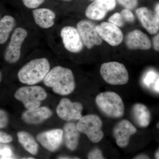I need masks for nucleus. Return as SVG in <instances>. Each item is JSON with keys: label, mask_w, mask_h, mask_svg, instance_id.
Segmentation results:
<instances>
[{"label": "nucleus", "mask_w": 159, "mask_h": 159, "mask_svg": "<svg viewBox=\"0 0 159 159\" xmlns=\"http://www.w3.org/2000/svg\"><path fill=\"white\" fill-rule=\"evenodd\" d=\"M43 81L55 93L61 96L72 93L76 86L73 72L61 66H56L50 70Z\"/></svg>", "instance_id": "obj_1"}, {"label": "nucleus", "mask_w": 159, "mask_h": 159, "mask_svg": "<svg viewBox=\"0 0 159 159\" xmlns=\"http://www.w3.org/2000/svg\"><path fill=\"white\" fill-rule=\"evenodd\" d=\"M50 70V64L47 58H35L20 69L18 78L22 83L33 85L43 80Z\"/></svg>", "instance_id": "obj_2"}, {"label": "nucleus", "mask_w": 159, "mask_h": 159, "mask_svg": "<svg viewBox=\"0 0 159 159\" xmlns=\"http://www.w3.org/2000/svg\"><path fill=\"white\" fill-rule=\"evenodd\" d=\"M95 101L99 110L110 118H121L124 115V102L119 94L115 92L100 93L96 97Z\"/></svg>", "instance_id": "obj_3"}, {"label": "nucleus", "mask_w": 159, "mask_h": 159, "mask_svg": "<svg viewBox=\"0 0 159 159\" xmlns=\"http://www.w3.org/2000/svg\"><path fill=\"white\" fill-rule=\"evenodd\" d=\"M48 94L39 86H24L18 89L14 94L15 98L22 102L27 110L40 107L42 101L47 98Z\"/></svg>", "instance_id": "obj_4"}, {"label": "nucleus", "mask_w": 159, "mask_h": 159, "mask_svg": "<svg viewBox=\"0 0 159 159\" xmlns=\"http://www.w3.org/2000/svg\"><path fill=\"white\" fill-rule=\"evenodd\" d=\"M100 73L104 81L111 85H124L128 83L129 79L128 72L125 66L117 61L102 64Z\"/></svg>", "instance_id": "obj_5"}, {"label": "nucleus", "mask_w": 159, "mask_h": 159, "mask_svg": "<svg viewBox=\"0 0 159 159\" xmlns=\"http://www.w3.org/2000/svg\"><path fill=\"white\" fill-rule=\"evenodd\" d=\"M102 126V120L96 115L82 116L77 124L80 132L85 134L91 142L95 143L100 142L104 137Z\"/></svg>", "instance_id": "obj_6"}, {"label": "nucleus", "mask_w": 159, "mask_h": 159, "mask_svg": "<svg viewBox=\"0 0 159 159\" xmlns=\"http://www.w3.org/2000/svg\"><path fill=\"white\" fill-rule=\"evenodd\" d=\"M28 34V31L24 28L19 27L15 29L5 51L4 57L6 62L13 64L18 61L20 57L22 45Z\"/></svg>", "instance_id": "obj_7"}, {"label": "nucleus", "mask_w": 159, "mask_h": 159, "mask_svg": "<svg viewBox=\"0 0 159 159\" xmlns=\"http://www.w3.org/2000/svg\"><path fill=\"white\" fill-rule=\"evenodd\" d=\"M83 106L78 102H72L68 98L61 99L56 108V113L60 119L66 121L79 120L82 117Z\"/></svg>", "instance_id": "obj_8"}, {"label": "nucleus", "mask_w": 159, "mask_h": 159, "mask_svg": "<svg viewBox=\"0 0 159 159\" xmlns=\"http://www.w3.org/2000/svg\"><path fill=\"white\" fill-rule=\"evenodd\" d=\"M77 29L84 45L88 49H92L94 46L102 43V39L97 32L96 26L89 21H80L77 24Z\"/></svg>", "instance_id": "obj_9"}, {"label": "nucleus", "mask_w": 159, "mask_h": 159, "mask_svg": "<svg viewBox=\"0 0 159 159\" xmlns=\"http://www.w3.org/2000/svg\"><path fill=\"white\" fill-rule=\"evenodd\" d=\"M60 35L66 50L73 53L82 51L84 44L77 29L71 26H66L61 31Z\"/></svg>", "instance_id": "obj_10"}, {"label": "nucleus", "mask_w": 159, "mask_h": 159, "mask_svg": "<svg viewBox=\"0 0 159 159\" xmlns=\"http://www.w3.org/2000/svg\"><path fill=\"white\" fill-rule=\"evenodd\" d=\"M134 125L126 119L121 120L114 127L113 134L117 145L120 148L128 146L130 138L137 132Z\"/></svg>", "instance_id": "obj_11"}, {"label": "nucleus", "mask_w": 159, "mask_h": 159, "mask_svg": "<svg viewBox=\"0 0 159 159\" xmlns=\"http://www.w3.org/2000/svg\"><path fill=\"white\" fill-rule=\"evenodd\" d=\"M102 39L112 46H117L123 40V35L119 27L110 22H103L96 27Z\"/></svg>", "instance_id": "obj_12"}, {"label": "nucleus", "mask_w": 159, "mask_h": 159, "mask_svg": "<svg viewBox=\"0 0 159 159\" xmlns=\"http://www.w3.org/2000/svg\"><path fill=\"white\" fill-rule=\"evenodd\" d=\"M116 0H95L87 8L85 16L90 19L101 20L116 6Z\"/></svg>", "instance_id": "obj_13"}, {"label": "nucleus", "mask_w": 159, "mask_h": 159, "mask_svg": "<svg viewBox=\"0 0 159 159\" xmlns=\"http://www.w3.org/2000/svg\"><path fill=\"white\" fill-rule=\"evenodd\" d=\"M63 138V130L60 129L43 132L37 135L36 139L47 150L54 152L61 145Z\"/></svg>", "instance_id": "obj_14"}, {"label": "nucleus", "mask_w": 159, "mask_h": 159, "mask_svg": "<svg viewBox=\"0 0 159 159\" xmlns=\"http://www.w3.org/2000/svg\"><path fill=\"white\" fill-rule=\"evenodd\" d=\"M136 13L143 27L151 34L159 30V20L155 13L146 7L137 9Z\"/></svg>", "instance_id": "obj_15"}, {"label": "nucleus", "mask_w": 159, "mask_h": 159, "mask_svg": "<svg viewBox=\"0 0 159 159\" xmlns=\"http://www.w3.org/2000/svg\"><path fill=\"white\" fill-rule=\"evenodd\" d=\"M125 44L130 50H147L151 47L149 38L139 30H133L128 33L125 38Z\"/></svg>", "instance_id": "obj_16"}, {"label": "nucleus", "mask_w": 159, "mask_h": 159, "mask_svg": "<svg viewBox=\"0 0 159 159\" xmlns=\"http://www.w3.org/2000/svg\"><path fill=\"white\" fill-rule=\"evenodd\" d=\"M52 112L46 107H38L34 109L27 110L22 116L23 121L27 124H38L50 118Z\"/></svg>", "instance_id": "obj_17"}, {"label": "nucleus", "mask_w": 159, "mask_h": 159, "mask_svg": "<svg viewBox=\"0 0 159 159\" xmlns=\"http://www.w3.org/2000/svg\"><path fill=\"white\" fill-rule=\"evenodd\" d=\"M34 21L40 28L50 29L54 25L56 14L54 11L47 8L35 9L32 11Z\"/></svg>", "instance_id": "obj_18"}, {"label": "nucleus", "mask_w": 159, "mask_h": 159, "mask_svg": "<svg viewBox=\"0 0 159 159\" xmlns=\"http://www.w3.org/2000/svg\"><path fill=\"white\" fill-rule=\"evenodd\" d=\"M80 134L77 125L73 122H68L65 125L63 136L66 147L69 150L74 151L77 149L79 144Z\"/></svg>", "instance_id": "obj_19"}, {"label": "nucleus", "mask_w": 159, "mask_h": 159, "mask_svg": "<svg viewBox=\"0 0 159 159\" xmlns=\"http://www.w3.org/2000/svg\"><path fill=\"white\" fill-rule=\"evenodd\" d=\"M132 113L135 121L140 127L145 128L149 125L151 114L144 104L140 103L134 104L132 108Z\"/></svg>", "instance_id": "obj_20"}, {"label": "nucleus", "mask_w": 159, "mask_h": 159, "mask_svg": "<svg viewBox=\"0 0 159 159\" xmlns=\"http://www.w3.org/2000/svg\"><path fill=\"white\" fill-rule=\"evenodd\" d=\"M17 136L19 142L26 150L33 155L37 154L39 145L32 136L25 131L19 132Z\"/></svg>", "instance_id": "obj_21"}, {"label": "nucleus", "mask_w": 159, "mask_h": 159, "mask_svg": "<svg viewBox=\"0 0 159 159\" xmlns=\"http://www.w3.org/2000/svg\"><path fill=\"white\" fill-rule=\"evenodd\" d=\"M16 24L14 18L10 16H5L0 20V44L7 41Z\"/></svg>", "instance_id": "obj_22"}, {"label": "nucleus", "mask_w": 159, "mask_h": 159, "mask_svg": "<svg viewBox=\"0 0 159 159\" xmlns=\"http://www.w3.org/2000/svg\"><path fill=\"white\" fill-rule=\"evenodd\" d=\"M0 157L2 159L13 158L11 148L8 145L0 143Z\"/></svg>", "instance_id": "obj_23"}, {"label": "nucleus", "mask_w": 159, "mask_h": 159, "mask_svg": "<svg viewBox=\"0 0 159 159\" xmlns=\"http://www.w3.org/2000/svg\"><path fill=\"white\" fill-rule=\"evenodd\" d=\"M109 22L113 24L118 27H122L124 25V20L123 19L122 15L119 12H116L109 18Z\"/></svg>", "instance_id": "obj_24"}, {"label": "nucleus", "mask_w": 159, "mask_h": 159, "mask_svg": "<svg viewBox=\"0 0 159 159\" xmlns=\"http://www.w3.org/2000/svg\"><path fill=\"white\" fill-rule=\"evenodd\" d=\"M23 4L27 8L35 9L39 7L44 2L45 0H22Z\"/></svg>", "instance_id": "obj_25"}, {"label": "nucleus", "mask_w": 159, "mask_h": 159, "mask_svg": "<svg viewBox=\"0 0 159 159\" xmlns=\"http://www.w3.org/2000/svg\"><path fill=\"white\" fill-rule=\"evenodd\" d=\"M121 14L124 20L129 23L134 22V16L130 9H123L121 11Z\"/></svg>", "instance_id": "obj_26"}, {"label": "nucleus", "mask_w": 159, "mask_h": 159, "mask_svg": "<svg viewBox=\"0 0 159 159\" xmlns=\"http://www.w3.org/2000/svg\"><path fill=\"white\" fill-rule=\"evenodd\" d=\"M122 6L126 9H133L135 8L138 4V0H117Z\"/></svg>", "instance_id": "obj_27"}, {"label": "nucleus", "mask_w": 159, "mask_h": 159, "mask_svg": "<svg viewBox=\"0 0 159 159\" xmlns=\"http://www.w3.org/2000/svg\"><path fill=\"white\" fill-rule=\"evenodd\" d=\"M157 77V74L153 71H150L146 74L144 78V84L149 86L152 84L153 83Z\"/></svg>", "instance_id": "obj_28"}, {"label": "nucleus", "mask_w": 159, "mask_h": 159, "mask_svg": "<svg viewBox=\"0 0 159 159\" xmlns=\"http://www.w3.org/2000/svg\"><path fill=\"white\" fill-rule=\"evenodd\" d=\"M88 158L90 159H105L102 151L98 148H95L91 150L88 154Z\"/></svg>", "instance_id": "obj_29"}, {"label": "nucleus", "mask_w": 159, "mask_h": 159, "mask_svg": "<svg viewBox=\"0 0 159 159\" xmlns=\"http://www.w3.org/2000/svg\"><path fill=\"white\" fill-rule=\"evenodd\" d=\"M9 122L8 115L5 111L0 109V129L7 126Z\"/></svg>", "instance_id": "obj_30"}, {"label": "nucleus", "mask_w": 159, "mask_h": 159, "mask_svg": "<svg viewBox=\"0 0 159 159\" xmlns=\"http://www.w3.org/2000/svg\"><path fill=\"white\" fill-rule=\"evenodd\" d=\"M12 140V138L11 136L0 131V143L6 144L11 142Z\"/></svg>", "instance_id": "obj_31"}, {"label": "nucleus", "mask_w": 159, "mask_h": 159, "mask_svg": "<svg viewBox=\"0 0 159 159\" xmlns=\"http://www.w3.org/2000/svg\"><path fill=\"white\" fill-rule=\"evenodd\" d=\"M152 42L154 49L155 51H159V34L153 38Z\"/></svg>", "instance_id": "obj_32"}, {"label": "nucleus", "mask_w": 159, "mask_h": 159, "mask_svg": "<svg viewBox=\"0 0 159 159\" xmlns=\"http://www.w3.org/2000/svg\"><path fill=\"white\" fill-rule=\"evenodd\" d=\"M155 90L159 93V78L157 80L154 86Z\"/></svg>", "instance_id": "obj_33"}, {"label": "nucleus", "mask_w": 159, "mask_h": 159, "mask_svg": "<svg viewBox=\"0 0 159 159\" xmlns=\"http://www.w3.org/2000/svg\"><path fill=\"white\" fill-rule=\"evenodd\" d=\"M155 13L156 14L157 17L159 20V4H157L156 6L155 9Z\"/></svg>", "instance_id": "obj_34"}, {"label": "nucleus", "mask_w": 159, "mask_h": 159, "mask_svg": "<svg viewBox=\"0 0 159 159\" xmlns=\"http://www.w3.org/2000/svg\"><path fill=\"white\" fill-rule=\"evenodd\" d=\"M135 159H149V157L145 155L142 154L137 156Z\"/></svg>", "instance_id": "obj_35"}, {"label": "nucleus", "mask_w": 159, "mask_h": 159, "mask_svg": "<svg viewBox=\"0 0 159 159\" xmlns=\"http://www.w3.org/2000/svg\"><path fill=\"white\" fill-rule=\"evenodd\" d=\"M155 157L156 159H159V149L157 152L155 154Z\"/></svg>", "instance_id": "obj_36"}, {"label": "nucleus", "mask_w": 159, "mask_h": 159, "mask_svg": "<svg viewBox=\"0 0 159 159\" xmlns=\"http://www.w3.org/2000/svg\"><path fill=\"white\" fill-rule=\"evenodd\" d=\"M2 73H1V71H0V82L2 81Z\"/></svg>", "instance_id": "obj_37"}, {"label": "nucleus", "mask_w": 159, "mask_h": 159, "mask_svg": "<svg viewBox=\"0 0 159 159\" xmlns=\"http://www.w3.org/2000/svg\"><path fill=\"white\" fill-rule=\"evenodd\" d=\"M157 128L159 129V122H158V123L157 124Z\"/></svg>", "instance_id": "obj_38"}, {"label": "nucleus", "mask_w": 159, "mask_h": 159, "mask_svg": "<svg viewBox=\"0 0 159 159\" xmlns=\"http://www.w3.org/2000/svg\"><path fill=\"white\" fill-rule=\"evenodd\" d=\"M64 1H69V0H64Z\"/></svg>", "instance_id": "obj_39"}]
</instances>
